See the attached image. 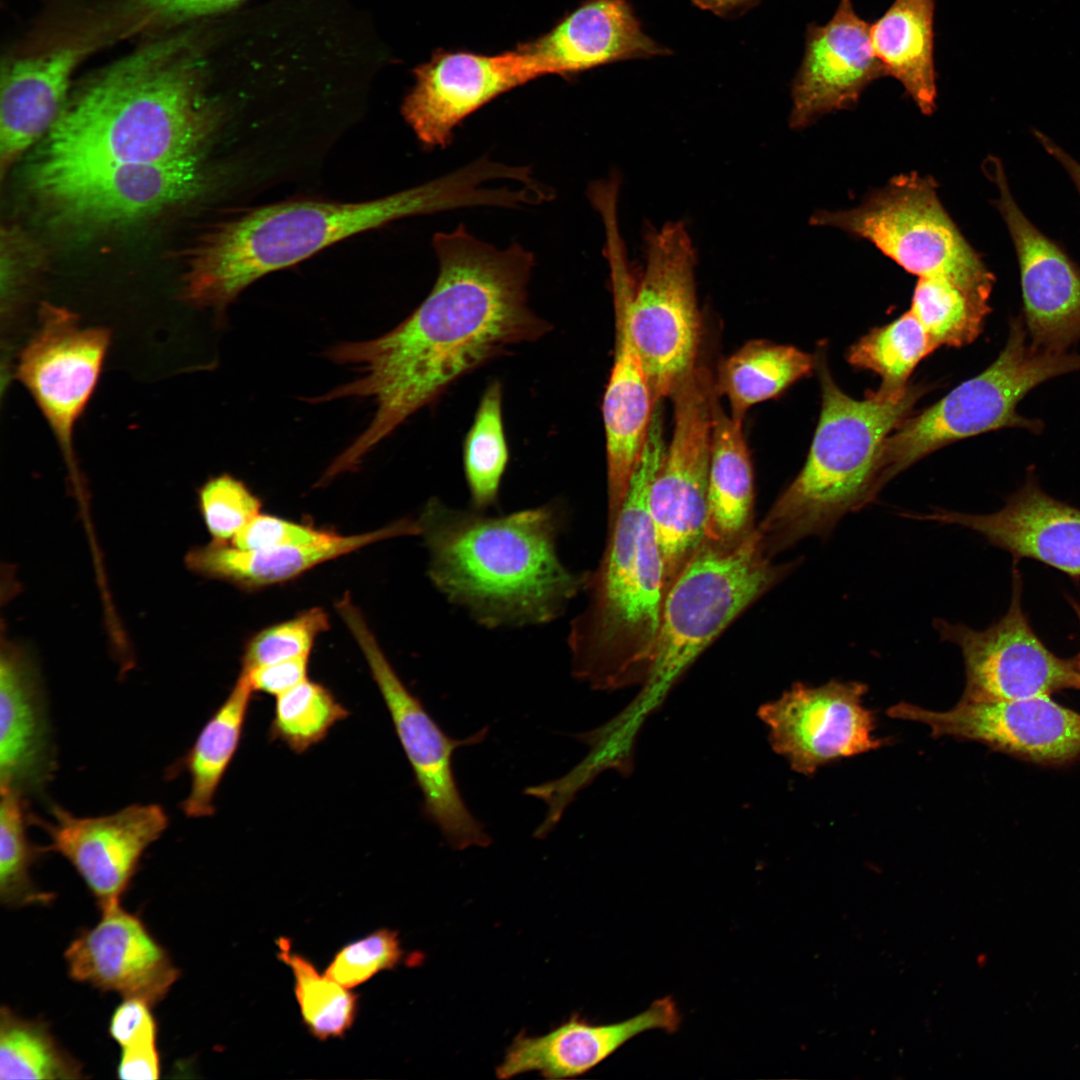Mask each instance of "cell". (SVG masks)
<instances>
[{"mask_svg": "<svg viewBox=\"0 0 1080 1080\" xmlns=\"http://www.w3.org/2000/svg\"><path fill=\"white\" fill-rule=\"evenodd\" d=\"M278 958L290 967L294 993L302 1020L319 1040L343 1037L351 1028L358 1010V995L320 974L306 957L292 950L289 939L280 937Z\"/></svg>", "mask_w": 1080, "mask_h": 1080, "instance_id": "obj_38", "label": "cell"}, {"mask_svg": "<svg viewBox=\"0 0 1080 1080\" xmlns=\"http://www.w3.org/2000/svg\"><path fill=\"white\" fill-rule=\"evenodd\" d=\"M0 901L8 908L49 904L54 895L32 881L30 868L40 852L26 834L24 794L0 787Z\"/></svg>", "mask_w": 1080, "mask_h": 1080, "instance_id": "obj_39", "label": "cell"}, {"mask_svg": "<svg viewBox=\"0 0 1080 1080\" xmlns=\"http://www.w3.org/2000/svg\"><path fill=\"white\" fill-rule=\"evenodd\" d=\"M817 226L871 242L918 279L948 281L990 297L994 276L942 205L929 176H896L848 210H819Z\"/></svg>", "mask_w": 1080, "mask_h": 1080, "instance_id": "obj_9", "label": "cell"}, {"mask_svg": "<svg viewBox=\"0 0 1080 1080\" xmlns=\"http://www.w3.org/2000/svg\"><path fill=\"white\" fill-rule=\"evenodd\" d=\"M646 266L629 296L632 340L654 405L671 397L694 369L700 342L694 247L681 222L649 230Z\"/></svg>", "mask_w": 1080, "mask_h": 1080, "instance_id": "obj_10", "label": "cell"}, {"mask_svg": "<svg viewBox=\"0 0 1080 1080\" xmlns=\"http://www.w3.org/2000/svg\"><path fill=\"white\" fill-rule=\"evenodd\" d=\"M252 692L247 676L239 672L229 695L184 756L190 790L181 808L187 817L203 818L215 813V796L240 744Z\"/></svg>", "mask_w": 1080, "mask_h": 1080, "instance_id": "obj_32", "label": "cell"}, {"mask_svg": "<svg viewBox=\"0 0 1080 1080\" xmlns=\"http://www.w3.org/2000/svg\"><path fill=\"white\" fill-rule=\"evenodd\" d=\"M151 1007L139 999H124L115 1009L109 1033L121 1050L156 1045L157 1025Z\"/></svg>", "mask_w": 1080, "mask_h": 1080, "instance_id": "obj_46", "label": "cell"}, {"mask_svg": "<svg viewBox=\"0 0 1080 1080\" xmlns=\"http://www.w3.org/2000/svg\"><path fill=\"white\" fill-rule=\"evenodd\" d=\"M419 534L417 519L404 518L377 530L354 535L336 533L324 542L304 546L243 550L229 542L212 540L188 551L185 565L202 577L253 592L292 581L320 564L375 542Z\"/></svg>", "mask_w": 1080, "mask_h": 1080, "instance_id": "obj_29", "label": "cell"}, {"mask_svg": "<svg viewBox=\"0 0 1080 1080\" xmlns=\"http://www.w3.org/2000/svg\"><path fill=\"white\" fill-rule=\"evenodd\" d=\"M816 367L822 405L806 462L757 528L772 557L806 537L829 535L846 514L874 501L883 443L927 391L908 385L857 400L838 387L823 351Z\"/></svg>", "mask_w": 1080, "mask_h": 1080, "instance_id": "obj_6", "label": "cell"}, {"mask_svg": "<svg viewBox=\"0 0 1080 1080\" xmlns=\"http://www.w3.org/2000/svg\"><path fill=\"white\" fill-rule=\"evenodd\" d=\"M30 183L61 219L113 227L156 215L194 197L204 176L201 157L165 162L35 168Z\"/></svg>", "mask_w": 1080, "mask_h": 1080, "instance_id": "obj_13", "label": "cell"}, {"mask_svg": "<svg viewBox=\"0 0 1080 1080\" xmlns=\"http://www.w3.org/2000/svg\"><path fill=\"white\" fill-rule=\"evenodd\" d=\"M885 75L870 40V25L840 0L824 25L809 24L804 55L791 87L792 128L858 103L864 90Z\"/></svg>", "mask_w": 1080, "mask_h": 1080, "instance_id": "obj_22", "label": "cell"}, {"mask_svg": "<svg viewBox=\"0 0 1080 1080\" xmlns=\"http://www.w3.org/2000/svg\"><path fill=\"white\" fill-rule=\"evenodd\" d=\"M502 403V384L494 380L483 392L463 442L464 475L471 508L477 511L496 503L508 464Z\"/></svg>", "mask_w": 1080, "mask_h": 1080, "instance_id": "obj_34", "label": "cell"}, {"mask_svg": "<svg viewBox=\"0 0 1080 1080\" xmlns=\"http://www.w3.org/2000/svg\"><path fill=\"white\" fill-rule=\"evenodd\" d=\"M903 516L969 528L1009 552L1014 564L1029 558L1080 580V509L1046 494L1033 474L991 514L934 508L928 514Z\"/></svg>", "mask_w": 1080, "mask_h": 1080, "instance_id": "obj_24", "label": "cell"}, {"mask_svg": "<svg viewBox=\"0 0 1080 1080\" xmlns=\"http://www.w3.org/2000/svg\"><path fill=\"white\" fill-rule=\"evenodd\" d=\"M717 393L712 409L711 456L704 539L734 546L753 530V469L743 423L722 409Z\"/></svg>", "mask_w": 1080, "mask_h": 1080, "instance_id": "obj_30", "label": "cell"}, {"mask_svg": "<svg viewBox=\"0 0 1080 1080\" xmlns=\"http://www.w3.org/2000/svg\"><path fill=\"white\" fill-rule=\"evenodd\" d=\"M94 49L70 43L3 64L0 93L1 178L58 119L75 70Z\"/></svg>", "mask_w": 1080, "mask_h": 1080, "instance_id": "obj_28", "label": "cell"}, {"mask_svg": "<svg viewBox=\"0 0 1080 1080\" xmlns=\"http://www.w3.org/2000/svg\"><path fill=\"white\" fill-rule=\"evenodd\" d=\"M814 367L816 357L794 346L752 340L721 362L715 389L729 400L730 416L743 423L752 406L778 396Z\"/></svg>", "mask_w": 1080, "mask_h": 1080, "instance_id": "obj_33", "label": "cell"}, {"mask_svg": "<svg viewBox=\"0 0 1080 1080\" xmlns=\"http://www.w3.org/2000/svg\"><path fill=\"white\" fill-rule=\"evenodd\" d=\"M117 1074L119 1078L129 1080L159 1078L160 1058L157 1046L121 1050Z\"/></svg>", "mask_w": 1080, "mask_h": 1080, "instance_id": "obj_49", "label": "cell"}, {"mask_svg": "<svg viewBox=\"0 0 1080 1080\" xmlns=\"http://www.w3.org/2000/svg\"><path fill=\"white\" fill-rule=\"evenodd\" d=\"M886 713L892 718L926 724L935 738L977 741L1038 764L1060 765L1080 756V714L1061 706L1050 695L960 700L947 711L902 702Z\"/></svg>", "mask_w": 1080, "mask_h": 1080, "instance_id": "obj_17", "label": "cell"}, {"mask_svg": "<svg viewBox=\"0 0 1080 1080\" xmlns=\"http://www.w3.org/2000/svg\"><path fill=\"white\" fill-rule=\"evenodd\" d=\"M55 758L40 674L30 649L2 632L0 648V787L38 792Z\"/></svg>", "mask_w": 1080, "mask_h": 1080, "instance_id": "obj_27", "label": "cell"}, {"mask_svg": "<svg viewBox=\"0 0 1080 1080\" xmlns=\"http://www.w3.org/2000/svg\"><path fill=\"white\" fill-rule=\"evenodd\" d=\"M518 48L540 77H569L618 61L672 53L645 33L628 0H585L549 32Z\"/></svg>", "mask_w": 1080, "mask_h": 1080, "instance_id": "obj_25", "label": "cell"}, {"mask_svg": "<svg viewBox=\"0 0 1080 1080\" xmlns=\"http://www.w3.org/2000/svg\"><path fill=\"white\" fill-rule=\"evenodd\" d=\"M329 626V616L322 608H310L288 620L263 628L246 642L240 670L250 671L259 666L309 656L316 639Z\"/></svg>", "mask_w": 1080, "mask_h": 1080, "instance_id": "obj_41", "label": "cell"}, {"mask_svg": "<svg viewBox=\"0 0 1080 1080\" xmlns=\"http://www.w3.org/2000/svg\"><path fill=\"white\" fill-rule=\"evenodd\" d=\"M700 9L710 11L720 17H730L744 13L761 0H691Z\"/></svg>", "mask_w": 1080, "mask_h": 1080, "instance_id": "obj_51", "label": "cell"}, {"mask_svg": "<svg viewBox=\"0 0 1080 1080\" xmlns=\"http://www.w3.org/2000/svg\"><path fill=\"white\" fill-rule=\"evenodd\" d=\"M308 662L309 656H303L240 672L247 676L253 691L277 697L307 679Z\"/></svg>", "mask_w": 1080, "mask_h": 1080, "instance_id": "obj_48", "label": "cell"}, {"mask_svg": "<svg viewBox=\"0 0 1080 1080\" xmlns=\"http://www.w3.org/2000/svg\"><path fill=\"white\" fill-rule=\"evenodd\" d=\"M404 955L398 933L381 928L343 946L334 955L325 974L351 989L381 971L395 968Z\"/></svg>", "mask_w": 1080, "mask_h": 1080, "instance_id": "obj_43", "label": "cell"}, {"mask_svg": "<svg viewBox=\"0 0 1080 1080\" xmlns=\"http://www.w3.org/2000/svg\"><path fill=\"white\" fill-rule=\"evenodd\" d=\"M198 506L213 541L226 543L260 513L262 502L244 482L220 474L200 487Z\"/></svg>", "mask_w": 1080, "mask_h": 1080, "instance_id": "obj_42", "label": "cell"}, {"mask_svg": "<svg viewBox=\"0 0 1080 1080\" xmlns=\"http://www.w3.org/2000/svg\"><path fill=\"white\" fill-rule=\"evenodd\" d=\"M110 343L109 329L82 326L74 312L44 303L16 366V377L50 427L80 499L85 488L74 446L75 426L95 391Z\"/></svg>", "mask_w": 1080, "mask_h": 1080, "instance_id": "obj_14", "label": "cell"}, {"mask_svg": "<svg viewBox=\"0 0 1080 1080\" xmlns=\"http://www.w3.org/2000/svg\"><path fill=\"white\" fill-rule=\"evenodd\" d=\"M336 532L259 513L232 540L243 550L304 546L324 542Z\"/></svg>", "mask_w": 1080, "mask_h": 1080, "instance_id": "obj_44", "label": "cell"}, {"mask_svg": "<svg viewBox=\"0 0 1080 1080\" xmlns=\"http://www.w3.org/2000/svg\"><path fill=\"white\" fill-rule=\"evenodd\" d=\"M402 114L422 145L447 147L456 127L501 94L540 77L519 48L497 55L438 50L418 66Z\"/></svg>", "mask_w": 1080, "mask_h": 1080, "instance_id": "obj_18", "label": "cell"}, {"mask_svg": "<svg viewBox=\"0 0 1080 1080\" xmlns=\"http://www.w3.org/2000/svg\"><path fill=\"white\" fill-rule=\"evenodd\" d=\"M716 395L713 376L696 365L671 396L673 436L648 498L665 594L704 539Z\"/></svg>", "mask_w": 1080, "mask_h": 1080, "instance_id": "obj_12", "label": "cell"}, {"mask_svg": "<svg viewBox=\"0 0 1080 1080\" xmlns=\"http://www.w3.org/2000/svg\"><path fill=\"white\" fill-rule=\"evenodd\" d=\"M1043 148L1066 170L1080 194V164L1042 132L1033 130Z\"/></svg>", "mask_w": 1080, "mask_h": 1080, "instance_id": "obj_50", "label": "cell"}, {"mask_svg": "<svg viewBox=\"0 0 1080 1080\" xmlns=\"http://www.w3.org/2000/svg\"><path fill=\"white\" fill-rule=\"evenodd\" d=\"M478 173L465 165L447 175L372 201H293L253 210L217 225L191 251L184 300L223 311L260 277L323 248L404 217L479 206Z\"/></svg>", "mask_w": 1080, "mask_h": 1080, "instance_id": "obj_4", "label": "cell"}, {"mask_svg": "<svg viewBox=\"0 0 1080 1080\" xmlns=\"http://www.w3.org/2000/svg\"><path fill=\"white\" fill-rule=\"evenodd\" d=\"M666 451L656 413L602 558L588 573V602L570 624L572 674L592 689L645 684L652 669L665 588L648 498Z\"/></svg>", "mask_w": 1080, "mask_h": 1080, "instance_id": "obj_5", "label": "cell"}, {"mask_svg": "<svg viewBox=\"0 0 1080 1080\" xmlns=\"http://www.w3.org/2000/svg\"><path fill=\"white\" fill-rule=\"evenodd\" d=\"M625 250L621 245H614L605 252L615 315L614 361L602 402L607 458V528L613 525L625 500L655 406L630 333L628 302L635 281Z\"/></svg>", "mask_w": 1080, "mask_h": 1080, "instance_id": "obj_21", "label": "cell"}, {"mask_svg": "<svg viewBox=\"0 0 1080 1080\" xmlns=\"http://www.w3.org/2000/svg\"><path fill=\"white\" fill-rule=\"evenodd\" d=\"M937 347L908 310L889 324L871 329L853 344L847 361L854 367L875 372L881 377L877 390L893 394L903 391L922 359Z\"/></svg>", "mask_w": 1080, "mask_h": 1080, "instance_id": "obj_36", "label": "cell"}, {"mask_svg": "<svg viewBox=\"0 0 1080 1080\" xmlns=\"http://www.w3.org/2000/svg\"><path fill=\"white\" fill-rule=\"evenodd\" d=\"M1022 587L1021 575L1014 568L1009 608L985 630L934 620L941 640L962 652L966 685L961 700H1010L1080 689L1076 659L1055 655L1031 627L1022 609Z\"/></svg>", "mask_w": 1080, "mask_h": 1080, "instance_id": "obj_15", "label": "cell"}, {"mask_svg": "<svg viewBox=\"0 0 1080 1080\" xmlns=\"http://www.w3.org/2000/svg\"><path fill=\"white\" fill-rule=\"evenodd\" d=\"M244 0H129L134 11L157 22H181L219 13Z\"/></svg>", "mask_w": 1080, "mask_h": 1080, "instance_id": "obj_47", "label": "cell"}, {"mask_svg": "<svg viewBox=\"0 0 1080 1080\" xmlns=\"http://www.w3.org/2000/svg\"><path fill=\"white\" fill-rule=\"evenodd\" d=\"M798 563H773L757 528L734 546L703 539L665 594L653 665L645 683L648 692L668 688Z\"/></svg>", "mask_w": 1080, "mask_h": 1080, "instance_id": "obj_8", "label": "cell"}, {"mask_svg": "<svg viewBox=\"0 0 1080 1080\" xmlns=\"http://www.w3.org/2000/svg\"><path fill=\"white\" fill-rule=\"evenodd\" d=\"M986 170L998 188L995 205L1017 254L1030 342L1039 349L1066 352L1080 339V269L1020 210L1001 161L990 157Z\"/></svg>", "mask_w": 1080, "mask_h": 1080, "instance_id": "obj_20", "label": "cell"}, {"mask_svg": "<svg viewBox=\"0 0 1080 1080\" xmlns=\"http://www.w3.org/2000/svg\"><path fill=\"white\" fill-rule=\"evenodd\" d=\"M349 714L329 688L307 678L276 697L269 737L301 754L321 742Z\"/></svg>", "mask_w": 1080, "mask_h": 1080, "instance_id": "obj_40", "label": "cell"}, {"mask_svg": "<svg viewBox=\"0 0 1080 1080\" xmlns=\"http://www.w3.org/2000/svg\"><path fill=\"white\" fill-rule=\"evenodd\" d=\"M564 520L560 504L488 516L433 497L417 519L428 576L449 602L487 628L552 622L588 580L559 557Z\"/></svg>", "mask_w": 1080, "mask_h": 1080, "instance_id": "obj_3", "label": "cell"}, {"mask_svg": "<svg viewBox=\"0 0 1080 1080\" xmlns=\"http://www.w3.org/2000/svg\"><path fill=\"white\" fill-rule=\"evenodd\" d=\"M203 72L184 33L105 67L67 99L32 167L201 157L216 120Z\"/></svg>", "mask_w": 1080, "mask_h": 1080, "instance_id": "obj_2", "label": "cell"}, {"mask_svg": "<svg viewBox=\"0 0 1080 1080\" xmlns=\"http://www.w3.org/2000/svg\"><path fill=\"white\" fill-rule=\"evenodd\" d=\"M432 245L438 273L420 305L381 336L339 343L327 351L329 360L356 376L313 402L354 398L369 400L375 408L368 426L330 464L335 475L356 469L454 382L552 329L529 307L535 258L521 244L499 249L459 225L436 233Z\"/></svg>", "mask_w": 1080, "mask_h": 1080, "instance_id": "obj_1", "label": "cell"}, {"mask_svg": "<svg viewBox=\"0 0 1080 1080\" xmlns=\"http://www.w3.org/2000/svg\"><path fill=\"white\" fill-rule=\"evenodd\" d=\"M867 690L855 681L831 680L817 687L798 682L760 706L758 715L769 729L773 750L794 771L810 776L830 762L887 744L873 734L875 714L863 705Z\"/></svg>", "mask_w": 1080, "mask_h": 1080, "instance_id": "obj_16", "label": "cell"}, {"mask_svg": "<svg viewBox=\"0 0 1080 1080\" xmlns=\"http://www.w3.org/2000/svg\"><path fill=\"white\" fill-rule=\"evenodd\" d=\"M910 311L938 348L972 343L982 332L991 308L989 297L954 283L918 279Z\"/></svg>", "mask_w": 1080, "mask_h": 1080, "instance_id": "obj_37", "label": "cell"}, {"mask_svg": "<svg viewBox=\"0 0 1080 1080\" xmlns=\"http://www.w3.org/2000/svg\"><path fill=\"white\" fill-rule=\"evenodd\" d=\"M1069 602H1070L1073 610L1075 611L1076 616H1077V618L1079 620V624H1080V604L1078 602H1076L1074 599H1069ZM1075 659H1076L1077 668H1078V670L1080 672V652H1079V654L1077 655V657Z\"/></svg>", "mask_w": 1080, "mask_h": 1080, "instance_id": "obj_52", "label": "cell"}, {"mask_svg": "<svg viewBox=\"0 0 1080 1080\" xmlns=\"http://www.w3.org/2000/svg\"><path fill=\"white\" fill-rule=\"evenodd\" d=\"M2 297L11 300L43 261L42 249L16 224L3 226L0 237Z\"/></svg>", "mask_w": 1080, "mask_h": 1080, "instance_id": "obj_45", "label": "cell"}, {"mask_svg": "<svg viewBox=\"0 0 1080 1080\" xmlns=\"http://www.w3.org/2000/svg\"><path fill=\"white\" fill-rule=\"evenodd\" d=\"M681 1014L672 996L657 999L641 1013L611 1024L594 1025L578 1015L541 1036L518 1034L496 1068L499 1079L538 1072L546 1079L585 1074L637 1035L650 1030L676 1032Z\"/></svg>", "mask_w": 1080, "mask_h": 1080, "instance_id": "obj_26", "label": "cell"}, {"mask_svg": "<svg viewBox=\"0 0 1080 1080\" xmlns=\"http://www.w3.org/2000/svg\"><path fill=\"white\" fill-rule=\"evenodd\" d=\"M934 11L935 0H894L870 25L872 49L885 75L899 81L926 115L935 111L937 98Z\"/></svg>", "mask_w": 1080, "mask_h": 1080, "instance_id": "obj_31", "label": "cell"}, {"mask_svg": "<svg viewBox=\"0 0 1080 1080\" xmlns=\"http://www.w3.org/2000/svg\"><path fill=\"white\" fill-rule=\"evenodd\" d=\"M1080 370V355L1036 348L1020 318L1010 321L1006 344L983 372L941 400L908 416L883 443L878 480L882 489L900 472L952 442L1001 428L1040 432L1042 422L1017 413L1019 401L1053 377Z\"/></svg>", "mask_w": 1080, "mask_h": 1080, "instance_id": "obj_7", "label": "cell"}, {"mask_svg": "<svg viewBox=\"0 0 1080 1080\" xmlns=\"http://www.w3.org/2000/svg\"><path fill=\"white\" fill-rule=\"evenodd\" d=\"M51 820L33 817L48 835L43 851L64 857L82 878L101 911L120 904L146 849L168 827L159 804H132L114 813L79 817L52 804Z\"/></svg>", "mask_w": 1080, "mask_h": 1080, "instance_id": "obj_19", "label": "cell"}, {"mask_svg": "<svg viewBox=\"0 0 1080 1080\" xmlns=\"http://www.w3.org/2000/svg\"><path fill=\"white\" fill-rule=\"evenodd\" d=\"M336 608L362 651L384 699L421 790L424 816L438 827L453 849L490 845V836L461 796L452 766L455 750L484 740L487 728L465 739L447 735L402 682L348 595Z\"/></svg>", "mask_w": 1080, "mask_h": 1080, "instance_id": "obj_11", "label": "cell"}, {"mask_svg": "<svg viewBox=\"0 0 1080 1080\" xmlns=\"http://www.w3.org/2000/svg\"><path fill=\"white\" fill-rule=\"evenodd\" d=\"M64 958L72 979L151 1006L166 997L179 977L167 951L120 904L101 911L98 923L72 940Z\"/></svg>", "mask_w": 1080, "mask_h": 1080, "instance_id": "obj_23", "label": "cell"}, {"mask_svg": "<svg viewBox=\"0 0 1080 1080\" xmlns=\"http://www.w3.org/2000/svg\"><path fill=\"white\" fill-rule=\"evenodd\" d=\"M79 1061L63 1049L48 1025L2 1006L0 1010V1079H82Z\"/></svg>", "mask_w": 1080, "mask_h": 1080, "instance_id": "obj_35", "label": "cell"}]
</instances>
